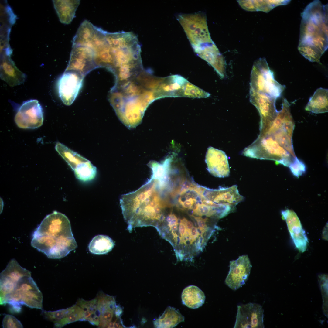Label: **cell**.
<instances>
[{
    "instance_id": "d6986e66",
    "label": "cell",
    "mask_w": 328,
    "mask_h": 328,
    "mask_svg": "<svg viewBox=\"0 0 328 328\" xmlns=\"http://www.w3.org/2000/svg\"><path fill=\"white\" fill-rule=\"evenodd\" d=\"M305 109L315 114L323 113L328 111V90L317 89L309 98Z\"/></svg>"
},
{
    "instance_id": "5b68a950",
    "label": "cell",
    "mask_w": 328,
    "mask_h": 328,
    "mask_svg": "<svg viewBox=\"0 0 328 328\" xmlns=\"http://www.w3.org/2000/svg\"><path fill=\"white\" fill-rule=\"evenodd\" d=\"M285 88V86L275 79L265 58H260L254 63L251 74L250 89L276 99Z\"/></svg>"
},
{
    "instance_id": "4316f807",
    "label": "cell",
    "mask_w": 328,
    "mask_h": 328,
    "mask_svg": "<svg viewBox=\"0 0 328 328\" xmlns=\"http://www.w3.org/2000/svg\"><path fill=\"white\" fill-rule=\"evenodd\" d=\"M210 94L187 81L183 87L181 97L190 98H207Z\"/></svg>"
},
{
    "instance_id": "ac0fdd59",
    "label": "cell",
    "mask_w": 328,
    "mask_h": 328,
    "mask_svg": "<svg viewBox=\"0 0 328 328\" xmlns=\"http://www.w3.org/2000/svg\"><path fill=\"white\" fill-rule=\"evenodd\" d=\"M55 9L60 22L65 24L70 23L74 17L79 0H53Z\"/></svg>"
},
{
    "instance_id": "277c9868",
    "label": "cell",
    "mask_w": 328,
    "mask_h": 328,
    "mask_svg": "<svg viewBox=\"0 0 328 328\" xmlns=\"http://www.w3.org/2000/svg\"><path fill=\"white\" fill-rule=\"evenodd\" d=\"M244 155L252 158L274 160L277 164L289 167L298 159L271 136L259 134L257 138L243 151Z\"/></svg>"
},
{
    "instance_id": "4dcf8cb0",
    "label": "cell",
    "mask_w": 328,
    "mask_h": 328,
    "mask_svg": "<svg viewBox=\"0 0 328 328\" xmlns=\"http://www.w3.org/2000/svg\"><path fill=\"white\" fill-rule=\"evenodd\" d=\"M196 220L199 227L201 229H207L208 228L206 222L208 221V218H203L201 217H197L193 215H191Z\"/></svg>"
},
{
    "instance_id": "484cf974",
    "label": "cell",
    "mask_w": 328,
    "mask_h": 328,
    "mask_svg": "<svg viewBox=\"0 0 328 328\" xmlns=\"http://www.w3.org/2000/svg\"><path fill=\"white\" fill-rule=\"evenodd\" d=\"M77 306L76 304L71 307L66 309L53 311H46L42 309L41 313L46 319L54 323L73 312Z\"/></svg>"
},
{
    "instance_id": "9c48e42d",
    "label": "cell",
    "mask_w": 328,
    "mask_h": 328,
    "mask_svg": "<svg viewBox=\"0 0 328 328\" xmlns=\"http://www.w3.org/2000/svg\"><path fill=\"white\" fill-rule=\"evenodd\" d=\"M83 76L71 71H65L59 78L57 87L59 96L66 105H70L81 88Z\"/></svg>"
},
{
    "instance_id": "5bb4252c",
    "label": "cell",
    "mask_w": 328,
    "mask_h": 328,
    "mask_svg": "<svg viewBox=\"0 0 328 328\" xmlns=\"http://www.w3.org/2000/svg\"><path fill=\"white\" fill-rule=\"evenodd\" d=\"M281 214L282 219L286 221L295 246L299 251L304 252L306 249L308 241L298 216L293 211L288 209L282 211Z\"/></svg>"
},
{
    "instance_id": "2e32d148",
    "label": "cell",
    "mask_w": 328,
    "mask_h": 328,
    "mask_svg": "<svg viewBox=\"0 0 328 328\" xmlns=\"http://www.w3.org/2000/svg\"><path fill=\"white\" fill-rule=\"evenodd\" d=\"M9 49L2 53L0 62V78L9 85L14 87L25 82L26 75L20 71L12 60Z\"/></svg>"
},
{
    "instance_id": "7a4b0ae2",
    "label": "cell",
    "mask_w": 328,
    "mask_h": 328,
    "mask_svg": "<svg viewBox=\"0 0 328 328\" xmlns=\"http://www.w3.org/2000/svg\"><path fill=\"white\" fill-rule=\"evenodd\" d=\"M31 243L52 259L63 258L77 247L68 218L56 211L44 218L33 232Z\"/></svg>"
},
{
    "instance_id": "83f0119b",
    "label": "cell",
    "mask_w": 328,
    "mask_h": 328,
    "mask_svg": "<svg viewBox=\"0 0 328 328\" xmlns=\"http://www.w3.org/2000/svg\"><path fill=\"white\" fill-rule=\"evenodd\" d=\"M77 305V307L73 312L54 323V327L62 328L71 323L78 321H83L84 317V311L80 307Z\"/></svg>"
},
{
    "instance_id": "44dd1931",
    "label": "cell",
    "mask_w": 328,
    "mask_h": 328,
    "mask_svg": "<svg viewBox=\"0 0 328 328\" xmlns=\"http://www.w3.org/2000/svg\"><path fill=\"white\" fill-rule=\"evenodd\" d=\"M183 303L187 307L195 309L201 307L204 303L205 296L198 287L191 285L185 288L181 295Z\"/></svg>"
},
{
    "instance_id": "e0dca14e",
    "label": "cell",
    "mask_w": 328,
    "mask_h": 328,
    "mask_svg": "<svg viewBox=\"0 0 328 328\" xmlns=\"http://www.w3.org/2000/svg\"><path fill=\"white\" fill-rule=\"evenodd\" d=\"M100 28L84 20L80 25L72 41V46L89 47L98 34Z\"/></svg>"
},
{
    "instance_id": "836d02e7",
    "label": "cell",
    "mask_w": 328,
    "mask_h": 328,
    "mask_svg": "<svg viewBox=\"0 0 328 328\" xmlns=\"http://www.w3.org/2000/svg\"><path fill=\"white\" fill-rule=\"evenodd\" d=\"M169 230L171 231L172 232L175 231L178 229V224L173 225L169 227Z\"/></svg>"
},
{
    "instance_id": "6da1fadb",
    "label": "cell",
    "mask_w": 328,
    "mask_h": 328,
    "mask_svg": "<svg viewBox=\"0 0 328 328\" xmlns=\"http://www.w3.org/2000/svg\"><path fill=\"white\" fill-rule=\"evenodd\" d=\"M120 203L129 232L137 227H156L166 217L164 210L167 204L151 178L137 190L122 195Z\"/></svg>"
},
{
    "instance_id": "7402d4cb",
    "label": "cell",
    "mask_w": 328,
    "mask_h": 328,
    "mask_svg": "<svg viewBox=\"0 0 328 328\" xmlns=\"http://www.w3.org/2000/svg\"><path fill=\"white\" fill-rule=\"evenodd\" d=\"M184 320V316L178 310L169 306L159 318L153 321V324L155 328H173Z\"/></svg>"
},
{
    "instance_id": "603a6c76",
    "label": "cell",
    "mask_w": 328,
    "mask_h": 328,
    "mask_svg": "<svg viewBox=\"0 0 328 328\" xmlns=\"http://www.w3.org/2000/svg\"><path fill=\"white\" fill-rule=\"evenodd\" d=\"M55 148L74 171L80 168L88 160L60 142L56 143Z\"/></svg>"
},
{
    "instance_id": "f546056e",
    "label": "cell",
    "mask_w": 328,
    "mask_h": 328,
    "mask_svg": "<svg viewBox=\"0 0 328 328\" xmlns=\"http://www.w3.org/2000/svg\"><path fill=\"white\" fill-rule=\"evenodd\" d=\"M289 168L293 175L297 177L302 175L306 170L304 163L298 159Z\"/></svg>"
},
{
    "instance_id": "cb8c5ba5",
    "label": "cell",
    "mask_w": 328,
    "mask_h": 328,
    "mask_svg": "<svg viewBox=\"0 0 328 328\" xmlns=\"http://www.w3.org/2000/svg\"><path fill=\"white\" fill-rule=\"evenodd\" d=\"M76 304L84 311V317L83 321H87L91 324L98 326L100 321V313L97 308V297L90 301L79 299Z\"/></svg>"
},
{
    "instance_id": "52a82bcc",
    "label": "cell",
    "mask_w": 328,
    "mask_h": 328,
    "mask_svg": "<svg viewBox=\"0 0 328 328\" xmlns=\"http://www.w3.org/2000/svg\"><path fill=\"white\" fill-rule=\"evenodd\" d=\"M18 127L24 129H35L41 126L43 121L42 107L36 100H30L23 102L15 117Z\"/></svg>"
},
{
    "instance_id": "f1b7e54d",
    "label": "cell",
    "mask_w": 328,
    "mask_h": 328,
    "mask_svg": "<svg viewBox=\"0 0 328 328\" xmlns=\"http://www.w3.org/2000/svg\"><path fill=\"white\" fill-rule=\"evenodd\" d=\"M2 324V327L4 328L23 327L20 321L14 316L9 314L5 315L4 317Z\"/></svg>"
},
{
    "instance_id": "4fadbf2b",
    "label": "cell",
    "mask_w": 328,
    "mask_h": 328,
    "mask_svg": "<svg viewBox=\"0 0 328 328\" xmlns=\"http://www.w3.org/2000/svg\"><path fill=\"white\" fill-rule=\"evenodd\" d=\"M252 265L247 255L241 256L230 262V269L225 281L226 285L235 290L246 283L249 276Z\"/></svg>"
},
{
    "instance_id": "1f68e13d",
    "label": "cell",
    "mask_w": 328,
    "mask_h": 328,
    "mask_svg": "<svg viewBox=\"0 0 328 328\" xmlns=\"http://www.w3.org/2000/svg\"><path fill=\"white\" fill-rule=\"evenodd\" d=\"M197 228L193 227L190 230L189 234L190 238L192 242L195 240L199 236Z\"/></svg>"
},
{
    "instance_id": "d4e9b609",
    "label": "cell",
    "mask_w": 328,
    "mask_h": 328,
    "mask_svg": "<svg viewBox=\"0 0 328 328\" xmlns=\"http://www.w3.org/2000/svg\"><path fill=\"white\" fill-rule=\"evenodd\" d=\"M115 245L112 240L109 237L98 235L94 237L89 244L88 249L90 252L97 255L106 254L111 251Z\"/></svg>"
},
{
    "instance_id": "9a60e30c",
    "label": "cell",
    "mask_w": 328,
    "mask_h": 328,
    "mask_svg": "<svg viewBox=\"0 0 328 328\" xmlns=\"http://www.w3.org/2000/svg\"><path fill=\"white\" fill-rule=\"evenodd\" d=\"M205 160L208 171L214 176L224 178L229 176L230 170L227 157L223 151L212 147H209Z\"/></svg>"
},
{
    "instance_id": "30bf717a",
    "label": "cell",
    "mask_w": 328,
    "mask_h": 328,
    "mask_svg": "<svg viewBox=\"0 0 328 328\" xmlns=\"http://www.w3.org/2000/svg\"><path fill=\"white\" fill-rule=\"evenodd\" d=\"M202 193L206 199L215 204L229 207L234 211L237 205L244 199L239 193L236 185L229 187L220 186L214 189L203 186Z\"/></svg>"
},
{
    "instance_id": "ffe728a7",
    "label": "cell",
    "mask_w": 328,
    "mask_h": 328,
    "mask_svg": "<svg viewBox=\"0 0 328 328\" xmlns=\"http://www.w3.org/2000/svg\"><path fill=\"white\" fill-rule=\"evenodd\" d=\"M0 280H4L17 285L22 277L31 276V272L21 267L15 259L9 262L5 269L0 273Z\"/></svg>"
},
{
    "instance_id": "d6a6232c",
    "label": "cell",
    "mask_w": 328,
    "mask_h": 328,
    "mask_svg": "<svg viewBox=\"0 0 328 328\" xmlns=\"http://www.w3.org/2000/svg\"><path fill=\"white\" fill-rule=\"evenodd\" d=\"M186 230L185 225L183 223L180 222L179 226V231L182 237L184 236Z\"/></svg>"
},
{
    "instance_id": "3957f363",
    "label": "cell",
    "mask_w": 328,
    "mask_h": 328,
    "mask_svg": "<svg viewBox=\"0 0 328 328\" xmlns=\"http://www.w3.org/2000/svg\"><path fill=\"white\" fill-rule=\"evenodd\" d=\"M298 50L312 62H320L328 47V6L319 0L309 4L301 13Z\"/></svg>"
},
{
    "instance_id": "7c38bea8",
    "label": "cell",
    "mask_w": 328,
    "mask_h": 328,
    "mask_svg": "<svg viewBox=\"0 0 328 328\" xmlns=\"http://www.w3.org/2000/svg\"><path fill=\"white\" fill-rule=\"evenodd\" d=\"M264 310L262 306L255 303L237 306L234 328H263Z\"/></svg>"
},
{
    "instance_id": "8992f818",
    "label": "cell",
    "mask_w": 328,
    "mask_h": 328,
    "mask_svg": "<svg viewBox=\"0 0 328 328\" xmlns=\"http://www.w3.org/2000/svg\"><path fill=\"white\" fill-rule=\"evenodd\" d=\"M9 300L32 308L43 309V296L36 284L29 279L17 283L15 290L9 294Z\"/></svg>"
},
{
    "instance_id": "ba28073f",
    "label": "cell",
    "mask_w": 328,
    "mask_h": 328,
    "mask_svg": "<svg viewBox=\"0 0 328 328\" xmlns=\"http://www.w3.org/2000/svg\"><path fill=\"white\" fill-rule=\"evenodd\" d=\"M276 100L250 89V101L258 109L260 116V132L267 129L277 116L278 111L275 105Z\"/></svg>"
},
{
    "instance_id": "8fae6325",
    "label": "cell",
    "mask_w": 328,
    "mask_h": 328,
    "mask_svg": "<svg viewBox=\"0 0 328 328\" xmlns=\"http://www.w3.org/2000/svg\"><path fill=\"white\" fill-rule=\"evenodd\" d=\"M97 67L94 51L92 49L83 46H72L65 71H75L84 76Z\"/></svg>"
}]
</instances>
